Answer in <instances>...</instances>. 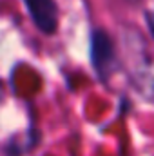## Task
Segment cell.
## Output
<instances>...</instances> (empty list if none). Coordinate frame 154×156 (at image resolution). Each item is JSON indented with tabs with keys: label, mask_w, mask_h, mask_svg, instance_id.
<instances>
[{
	"label": "cell",
	"mask_w": 154,
	"mask_h": 156,
	"mask_svg": "<svg viewBox=\"0 0 154 156\" xmlns=\"http://www.w3.org/2000/svg\"><path fill=\"white\" fill-rule=\"evenodd\" d=\"M91 64L100 80L105 82L109 78L111 66L114 64V45L103 29H94L91 33Z\"/></svg>",
	"instance_id": "cell-1"
},
{
	"label": "cell",
	"mask_w": 154,
	"mask_h": 156,
	"mask_svg": "<svg viewBox=\"0 0 154 156\" xmlns=\"http://www.w3.org/2000/svg\"><path fill=\"white\" fill-rule=\"evenodd\" d=\"M35 27L44 35H54L58 29L56 0H24Z\"/></svg>",
	"instance_id": "cell-2"
},
{
	"label": "cell",
	"mask_w": 154,
	"mask_h": 156,
	"mask_svg": "<svg viewBox=\"0 0 154 156\" xmlns=\"http://www.w3.org/2000/svg\"><path fill=\"white\" fill-rule=\"evenodd\" d=\"M145 20H147V26H149V29H151V33H152V37H154V15L152 13H147Z\"/></svg>",
	"instance_id": "cell-3"
}]
</instances>
